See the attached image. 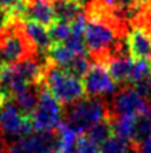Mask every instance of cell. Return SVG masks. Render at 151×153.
Returning a JSON list of instances; mask_svg holds the SVG:
<instances>
[{
    "instance_id": "obj_22",
    "label": "cell",
    "mask_w": 151,
    "mask_h": 153,
    "mask_svg": "<svg viewBox=\"0 0 151 153\" xmlns=\"http://www.w3.org/2000/svg\"><path fill=\"white\" fill-rule=\"evenodd\" d=\"M63 45L75 55H86L87 54V46H86L84 38L80 36V35L71 34Z\"/></svg>"
},
{
    "instance_id": "obj_9",
    "label": "cell",
    "mask_w": 151,
    "mask_h": 153,
    "mask_svg": "<svg viewBox=\"0 0 151 153\" xmlns=\"http://www.w3.org/2000/svg\"><path fill=\"white\" fill-rule=\"evenodd\" d=\"M26 116L21 114L13 101L0 106V134L1 136H19Z\"/></svg>"
},
{
    "instance_id": "obj_17",
    "label": "cell",
    "mask_w": 151,
    "mask_h": 153,
    "mask_svg": "<svg viewBox=\"0 0 151 153\" xmlns=\"http://www.w3.org/2000/svg\"><path fill=\"white\" fill-rule=\"evenodd\" d=\"M86 136L94 141L95 144H103L106 140H108L112 136V124H111V117L107 120L98 122V124L92 125L90 129L86 132Z\"/></svg>"
},
{
    "instance_id": "obj_15",
    "label": "cell",
    "mask_w": 151,
    "mask_h": 153,
    "mask_svg": "<svg viewBox=\"0 0 151 153\" xmlns=\"http://www.w3.org/2000/svg\"><path fill=\"white\" fill-rule=\"evenodd\" d=\"M56 20L72 23L79 13H82V5L76 0H52Z\"/></svg>"
},
{
    "instance_id": "obj_3",
    "label": "cell",
    "mask_w": 151,
    "mask_h": 153,
    "mask_svg": "<svg viewBox=\"0 0 151 153\" xmlns=\"http://www.w3.org/2000/svg\"><path fill=\"white\" fill-rule=\"evenodd\" d=\"M36 50L27 39L20 20H12L0 32V65L11 66L35 55Z\"/></svg>"
},
{
    "instance_id": "obj_1",
    "label": "cell",
    "mask_w": 151,
    "mask_h": 153,
    "mask_svg": "<svg viewBox=\"0 0 151 153\" xmlns=\"http://www.w3.org/2000/svg\"><path fill=\"white\" fill-rule=\"evenodd\" d=\"M111 117L110 106L103 98L87 97L67 106L64 121L79 134H86L92 125Z\"/></svg>"
},
{
    "instance_id": "obj_26",
    "label": "cell",
    "mask_w": 151,
    "mask_h": 153,
    "mask_svg": "<svg viewBox=\"0 0 151 153\" xmlns=\"http://www.w3.org/2000/svg\"><path fill=\"white\" fill-rule=\"evenodd\" d=\"M138 151L141 153H151V137L143 140L138 145Z\"/></svg>"
},
{
    "instance_id": "obj_24",
    "label": "cell",
    "mask_w": 151,
    "mask_h": 153,
    "mask_svg": "<svg viewBox=\"0 0 151 153\" xmlns=\"http://www.w3.org/2000/svg\"><path fill=\"white\" fill-rule=\"evenodd\" d=\"M21 0H0V10L5 11L11 15V12L13 11V8L20 3Z\"/></svg>"
},
{
    "instance_id": "obj_7",
    "label": "cell",
    "mask_w": 151,
    "mask_h": 153,
    "mask_svg": "<svg viewBox=\"0 0 151 153\" xmlns=\"http://www.w3.org/2000/svg\"><path fill=\"white\" fill-rule=\"evenodd\" d=\"M58 151V133L37 132L28 137L19 138L8 144V153H56Z\"/></svg>"
},
{
    "instance_id": "obj_11",
    "label": "cell",
    "mask_w": 151,
    "mask_h": 153,
    "mask_svg": "<svg viewBox=\"0 0 151 153\" xmlns=\"http://www.w3.org/2000/svg\"><path fill=\"white\" fill-rule=\"evenodd\" d=\"M42 85H31L28 86L26 90L20 91L19 94H16L13 97V103L18 106V109L21 111L23 116H28L31 117L32 113L35 111L39 102V97H40V91H42Z\"/></svg>"
},
{
    "instance_id": "obj_4",
    "label": "cell",
    "mask_w": 151,
    "mask_h": 153,
    "mask_svg": "<svg viewBox=\"0 0 151 153\" xmlns=\"http://www.w3.org/2000/svg\"><path fill=\"white\" fill-rule=\"evenodd\" d=\"M62 116H63L62 105L43 85L39 102H37L36 109L31 116L35 130H37V132H52L62 122Z\"/></svg>"
},
{
    "instance_id": "obj_13",
    "label": "cell",
    "mask_w": 151,
    "mask_h": 153,
    "mask_svg": "<svg viewBox=\"0 0 151 153\" xmlns=\"http://www.w3.org/2000/svg\"><path fill=\"white\" fill-rule=\"evenodd\" d=\"M55 130L58 133V151L56 153H75L78 137H79L78 133L66 121H62Z\"/></svg>"
},
{
    "instance_id": "obj_19",
    "label": "cell",
    "mask_w": 151,
    "mask_h": 153,
    "mask_svg": "<svg viewBox=\"0 0 151 153\" xmlns=\"http://www.w3.org/2000/svg\"><path fill=\"white\" fill-rule=\"evenodd\" d=\"M48 32H50V38L52 40V45H63L70 38V35L72 34L71 23L56 20L52 26L48 27Z\"/></svg>"
},
{
    "instance_id": "obj_18",
    "label": "cell",
    "mask_w": 151,
    "mask_h": 153,
    "mask_svg": "<svg viewBox=\"0 0 151 153\" xmlns=\"http://www.w3.org/2000/svg\"><path fill=\"white\" fill-rule=\"evenodd\" d=\"M134 148L130 141L112 134L100 145V153H131Z\"/></svg>"
},
{
    "instance_id": "obj_27",
    "label": "cell",
    "mask_w": 151,
    "mask_h": 153,
    "mask_svg": "<svg viewBox=\"0 0 151 153\" xmlns=\"http://www.w3.org/2000/svg\"><path fill=\"white\" fill-rule=\"evenodd\" d=\"M0 153H8V143L0 134Z\"/></svg>"
},
{
    "instance_id": "obj_14",
    "label": "cell",
    "mask_w": 151,
    "mask_h": 153,
    "mask_svg": "<svg viewBox=\"0 0 151 153\" xmlns=\"http://www.w3.org/2000/svg\"><path fill=\"white\" fill-rule=\"evenodd\" d=\"M136 117L138 116H111L112 134L133 143L135 136Z\"/></svg>"
},
{
    "instance_id": "obj_25",
    "label": "cell",
    "mask_w": 151,
    "mask_h": 153,
    "mask_svg": "<svg viewBox=\"0 0 151 153\" xmlns=\"http://www.w3.org/2000/svg\"><path fill=\"white\" fill-rule=\"evenodd\" d=\"M12 20H16V19H13L8 12L0 10V32H1L4 28H7Z\"/></svg>"
},
{
    "instance_id": "obj_12",
    "label": "cell",
    "mask_w": 151,
    "mask_h": 153,
    "mask_svg": "<svg viewBox=\"0 0 151 153\" xmlns=\"http://www.w3.org/2000/svg\"><path fill=\"white\" fill-rule=\"evenodd\" d=\"M133 59L131 56H118L107 61V69H108L110 75L112 76L115 82L120 85H125L130 82L131 78V70H133Z\"/></svg>"
},
{
    "instance_id": "obj_21",
    "label": "cell",
    "mask_w": 151,
    "mask_h": 153,
    "mask_svg": "<svg viewBox=\"0 0 151 153\" xmlns=\"http://www.w3.org/2000/svg\"><path fill=\"white\" fill-rule=\"evenodd\" d=\"M151 76V59H135L133 62V70H131V83L146 81Z\"/></svg>"
},
{
    "instance_id": "obj_20",
    "label": "cell",
    "mask_w": 151,
    "mask_h": 153,
    "mask_svg": "<svg viewBox=\"0 0 151 153\" xmlns=\"http://www.w3.org/2000/svg\"><path fill=\"white\" fill-rule=\"evenodd\" d=\"M90 67H91V61L87 56V54H86V55H76L64 70L67 73H70L71 75L76 76V78L83 79L87 75Z\"/></svg>"
},
{
    "instance_id": "obj_16",
    "label": "cell",
    "mask_w": 151,
    "mask_h": 153,
    "mask_svg": "<svg viewBox=\"0 0 151 153\" xmlns=\"http://www.w3.org/2000/svg\"><path fill=\"white\" fill-rule=\"evenodd\" d=\"M75 56L76 55L72 54L64 45H52L47 53L48 63L55 65L62 69H66Z\"/></svg>"
},
{
    "instance_id": "obj_5",
    "label": "cell",
    "mask_w": 151,
    "mask_h": 153,
    "mask_svg": "<svg viewBox=\"0 0 151 153\" xmlns=\"http://www.w3.org/2000/svg\"><path fill=\"white\" fill-rule=\"evenodd\" d=\"M151 102L139 95L133 86H123L114 94L108 103L111 116H141L150 108Z\"/></svg>"
},
{
    "instance_id": "obj_10",
    "label": "cell",
    "mask_w": 151,
    "mask_h": 153,
    "mask_svg": "<svg viewBox=\"0 0 151 153\" xmlns=\"http://www.w3.org/2000/svg\"><path fill=\"white\" fill-rule=\"evenodd\" d=\"M21 27H23V31L26 34L27 39L35 47L36 53L42 54V55H47L48 50L52 46V40L50 38L48 27L32 20L21 22Z\"/></svg>"
},
{
    "instance_id": "obj_8",
    "label": "cell",
    "mask_w": 151,
    "mask_h": 153,
    "mask_svg": "<svg viewBox=\"0 0 151 153\" xmlns=\"http://www.w3.org/2000/svg\"><path fill=\"white\" fill-rule=\"evenodd\" d=\"M128 55L134 59H151V34L143 23H138L126 34Z\"/></svg>"
},
{
    "instance_id": "obj_28",
    "label": "cell",
    "mask_w": 151,
    "mask_h": 153,
    "mask_svg": "<svg viewBox=\"0 0 151 153\" xmlns=\"http://www.w3.org/2000/svg\"><path fill=\"white\" fill-rule=\"evenodd\" d=\"M0 67H1V65H0Z\"/></svg>"
},
{
    "instance_id": "obj_2",
    "label": "cell",
    "mask_w": 151,
    "mask_h": 153,
    "mask_svg": "<svg viewBox=\"0 0 151 153\" xmlns=\"http://www.w3.org/2000/svg\"><path fill=\"white\" fill-rule=\"evenodd\" d=\"M43 85L59 101L60 105L70 106L87 95L82 79L51 63L45 67Z\"/></svg>"
},
{
    "instance_id": "obj_23",
    "label": "cell",
    "mask_w": 151,
    "mask_h": 153,
    "mask_svg": "<svg viewBox=\"0 0 151 153\" xmlns=\"http://www.w3.org/2000/svg\"><path fill=\"white\" fill-rule=\"evenodd\" d=\"M75 153H100V146L91 141L86 134H79Z\"/></svg>"
},
{
    "instance_id": "obj_6",
    "label": "cell",
    "mask_w": 151,
    "mask_h": 153,
    "mask_svg": "<svg viewBox=\"0 0 151 153\" xmlns=\"http://www.w3.org/2000/svg\"><path fill=\"white\" fill-rule=\"evenodd\" d=\"M86 94L88 97H99L115 94L118 91V85L110 75L106 63L95 62L91 65L87 75L83 78Z\"/></svg>"
}]
</instances>
